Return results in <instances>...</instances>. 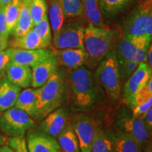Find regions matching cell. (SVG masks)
<instances>
[{
	"mask_svg": "<svg viewBox=\"0 0 152 152\" xmlns=\"http://www.w3.org/2000/svg\"><path fill=\"white\" fill-rule=\"evenodd\" d=\"M64 77L66 95L69 96L74 109L81 111L92 109L97 101L99 86L92 71L82 66L67 69Z\"/></svg>",
	"mask_w": 152,
	"mask_h": 152,
	"instance_id": "6da1fadb",
	"label": "cell"
},
{
	"mask_svg": "<svg viewBox=\"0 0 152 152\" xmlns=\"http://www.w3.org/2000/svg\"><path fill=\"white\" fill-rule=\"evenodd\" d=\"M116 33L106 27H96L91 24L85 28L84 33V49L87 59L84 65L92 71L113 49L116 42Z\"/></svg>",
	"mask_w": 152,
	"mask_h": 152,
	"instance_id": "7a4b0ae2",
	"label": "cell"
},
{
	"mask_svg": "<svg viewBox=\"0 0 152 152\" xmlns=\"http://www.w3.org/2000/svg\"><path fill=\"white\" fill-rule=\"evenodd\" d=\"M66 97V88L64 77L56 70L55 73L38 88L37 99V119L40 120L61 107Z\"/></svg>",
	"mask_w": 152,
	"mask_h": 152,
	"instance_id": "3957f363",
	"label": "cell"
},
{
	"mask_svg": "<svg viewBox=\"0 0 152 152\" xmlns=\"http://www.w3.org/2000/svg\"><path fill=\"white\" fill-rule=\"evenodd\" d=\"M95 77L99 86L105 91L109 102L116 103L121 96L122 83L114 49H112L96 67Z\"/></svg>",
	"mask_w": 152,
	"mask_h": 152,
	"instance_id": "277c9868",
	"label": "cell"
},
{
	"mask_svg": "<svg viewBox=\"0 0 152 152\" xmlns=\"http://www.w3.org/2000/svg\"><path fill=\"white\" fill-rule=\"evenodd\" d=\"M114 125L118 132L124 133L134 139L144 152H151V133L142 119L134 118L128 107L118 109L114 118Z\"/></svg>",
	"mask_w": 152,
	"mask_h": 152,
	"instance_id": "5b68a950",
	"label": "cell"
},
{
	"mask_svg": "<svg viewBox=\"0 0 152 152\" xmlns=\"http://www.w3.org/2000/svg\"><path fill=\"white\" fill-rule=\"evenodd\" d=\"M123 35L128 37H146L151 40V4L144 1L128 15L123 25Z\"/></svg>",
	"mask_w": 152,
	"mask_h": 152,
	"instance_id": "8992f818",
	"label": "cell"
},
{
	"mask_svg": "<svg viewBox=\"0 0 152 152\" xmlns=\"http://www.w3.org/2000/svg\"><path fill=\"white\" fill-rule=\"evenodd\" d=\"M35 127L33 118L14 106L0 115V130L9 137H24L26 132Z\"/></svg>",
	"mask_w": 152,
	"mask_h": 152,
	"instance_id": "52a82bcc",
	"label": "cell"
},
{
	"mask_svg": "<svg viewBox=\"0 0 152 152\" xmlns=\"http://www.w3.org/2000/svg\"><path fill=\"white\" fill-rule=\"evenodd\" d=\"M85 27L80 20L64 23L62 28L54 34L52 39L53 48L84 49V33Z\"/></svg>",
	"mask_w": 152,
	"mask_h": 152,
	"instance_id": "ba28073f",
	"label": "cell"
},
{
	"mask_svg": "<svg viewBox=\"0 0 152 152\" xmlns=\"http://www.w3.org/2000/svg\"><path fill=\"white\" fill-rule=\"evenodd\" d=\"M152 78V69L147 63H140L135 71L125 81L122 93L123 100L129 109L135 106L134 98L139 90Z\"/></svg>",
	"mask_w": 152,
	"mask_h": 152,
	"instance_id": "9c48e42d",
	"label": "cell"
},
{
	"mask_svg": "<svg viewBox=\"0 0 152 152\" xmlns=\"http://www.w3.org/2000/svg\"><path fill=\"white\" fill-rule=\"evenodd\" d=\"M72 128L78 140L81 152H90L97 124L92 117L79 114L74 118Z\"/></svg>",
	"mask_w": 152,
	"mask_h": 152,
	"instance_id": "30bf717a",
	"label": "cell"
},
{
	"mask_svg": "<svg viewBox=\"0 0 152 152\" xmlns=\"http://www.w3.org/2000/svg\"><path fill=\"white\" fill-rule=\"evenodd\" d=\"M68 120L67 109L61 106L44 118L39 125V129L41 132L56 138L68 124Z\"/></svg>",
	"mask_w": 152,
	"mask_h": 152,
	"instance_id": "8fae6325",
	"label": "cell"
},
{
	"mask_svg": "<svg viewBox=\"0 0 152 152\" xmlns=\"http://www.w3.org/2000/svg\"><path fill=\"white\" fill-rule=\"evenodd\" d=\"M52 49H21L11 48V63L34 67L53 56Z\"/></svg>",
	"mask_w": 152,
	"mask_h": 152,
	"instance_id": "7c38bea8",
	"label": "cell"
},
{
	"mask_svg": "<svg viewBox=\"0 0 152 152\" xmlns=\"http://www.w3.org/2000/svg\"><path fill=\"white\" fill-rule=\"evenodd\" d=\"M58 66L67 69L78 68L83 66L87 59V53L85 49H52Z\"/></svg>",
	"mask_w": 152,
	"mask_h": 152,
	"instance_id": "4fadbf2b",
	"label": "cell"
},
{
	"mask_svg": "<svg viewBox=\"0 0 152 152\" xmlns=\"http://www.w3.org/2000/svg\"><path fill=\"white\" fill-rule=\"evenodd\" d=\"M26 144L29 152H57L60 150L56 138L40 130L28 133Z\"/></svg>",
	"mask_w": 152,
	"mask_h": 152,
	"instance_id": "5bb4252c",
	"label": "cell"
},
{
	"mask_svg": "<svg viewBox=\"0 0 152 152\" xmlns=\"http://www.w3.org/2000/svg\"><path fill=\"white\" fill-rule=\"evenodd\" d=\"M145 39L148 38L146 37H128L123 35L122 38L115 42L113 47L117 61H133L138 48Z\"/></svg>",
	"mask_w": 152,
	"mask_h": 152,
	"instance_id": "9a60e30c",
	"label": "cell"
},
{
	"mask_svg": "<svg viewBox=\"0 0 152 152\" xmlns=\"http://www.w3.org/2000/svg\"><path fill=\"white\" fill-rule=\"evenodd\" d=\"M58 64L55 56L51 57L32 68V85L33 88H39L55 73Z\"/></svg>",
	"mask_w": 152,
	"mask_h": 152,
	"instance_id": "2e32d148",
	"label": "cell"
},
{
	"mask_svg": "<svg viewBox=\"0 0 152 152\" xmlns=\"http://www.w3.org/2000/svg\"><path fill=\"white\" fill-rule=\"evenodd\" d=\"M7 80L20 88H28L32 85V69L30 66L9 63L5 70Z\"/></svg>",
	"mask_w": 152,
	"mask_h": 152,
	"instance_id": "e0dca14e",
	"label": "cell"
},
{
	"mask_svg": "<svg viewBox=\"0 0 152 152\" xmlns=\"http://www.w3.org/2000/svg\"><path fill=\"white\" fill-rule=\"evenodd\" d=\"M38 88H26L18 95L15 107L21 110L32 118H37V99Z\"/></svg>",
	"mask_w": 152,
	"mask_h": 152,
	"instance_id": "ac0fdd59",
	"label": "cell"
},
{
	"mask_svg": "<svg viewBox=\"0 0 152 152\" xmlns=\"http://www.w3.org/2000/svg\"><path fill=\"white\" fill-rule=\"evenodd\" d=\"M21 88L7 80L0 82V113L15 106Z\"/></svg>",
	"mask_w": 152,
	"mask_h": 152,
	"instance_id": "d6986e66",
	"label": "cell"
},
{
	"mask_svg": "<svg viewBox=\"0 0 152 152\" xmlns=\"http://www.w3.org/2000/svg\"><path fill=\"white\" fill-rule=\"evenodd\" d=\"M11 47L15 49L28 50L46 49L49 47L33 29L30 30L26 35L15 37L11 42Z\"/></svg>",
	"mask_w": 152,
	"mask_h": 152,
	"instance_id": "ffe728a7",
	"label": "cell"
},
{
	"mask_svg": "<svg viewBox=\"0 0 152 152\" xmlns=\"http://www.w3.org/2000/svg\"><path fill=\"white\" fill-rule=\"evenodd\" d=\"M83 16L89 24L96 27H106L101 12L99 0H82Z\"/></svg>",
	"mask_w": 152,
	"mask_h": 152,
	"instance_id": "44dd1931",
	"label": "cell"
},
{
	"mask_svg": "<svg viewBox=\"0 0 152 152\" xmlns=\"http://www.w3.org/2000/svg\"><path fill=\"white\" fill-rule=\"evenodd\" d=\"M28 1L29 0H21L20 15L16 28L12 33L14 37L26 35L30 30L33 29L34 26L28 7Z\"/></svg>",
	"mask_w": 152,
	"mask_h": 152,
	"instance_id": "7402d4cb",
	"label": "cell"
},
{
	"mask_svg": "<svg viewBox=\"0 0 152 152\" xmlns=\"http://www.w3.org/2000/svg\"><path fill=\"white\" fill-rule=\"evenodd\" d=\"M57 142L63 152H81L79 142L72 125L68 124L56 137Z\"/></svg>",
	"mask_w": 152,
	"mask_h": 152,
	"instance_id": "603a6c76",
	"label": "cell"
},
{
	"mask_svg": "<svg viewBox=\"0 0 152 152\" xmlns=\"http://www.w3.org/2000/svg\"><path fill=\"white\" fill-rule=\"evenodd\" d=\"M90 152H113V135L105 132L97 125Z\"/></svg>",
	"mask_w": 152,
	"mask_h": 152,
	"instance_id": "cb8c5ba5",
	"label": "cell"
},
{
	"mask_svg": "<svg viewBox=\"0 0 152 152\" xmlns=\"http://www.w3.org/2000/svg\"><path fill=\"white\" fill-rule=\"evenodd\" d=\"M132 0H99V5L103 17L111 18L125 10Z\"/></svg>",
	"mask_w": 152,
	"mask_h": 152,
	"instance_id": "d4e9b609",
	"label": "cell"
},
{
	"mask_svg": "<svg viewBox=\"0 0 152 152\" xmlns=\"http://www.w3.org/2000/svg\"><path fill=\"white\" fill-rule=\"evenodd\" d=\"M48 19L53 35L56 34L65 23L66 16L61 7L56 0H48Z\"/></svg>",
	"mask_w": 152,
	"mask_h": 152,
	"instance_id": "484cf974",
	"label": "cell"
},
{
	"mask_svg": "<svg viewBox=\"0 0 152 152\" xmlns=\"http://www.w3.org/2000/svg\"><path fill=\"white\" fill-rule=\"evenodd\" d=\"M140 146L132 137L124 133L113 134V152H141Z\"/></svg>",
	"mask_w": 152,
	"mask_h": 152,
	"instance_id": "4316f807",
	"label": "cell"
},
{
	"mask_svg": "<svg viewBox=\"0 0 152 152\" xmlns=\"http://www.w3.org/2000/svg\"><path fill=\"white\" fill-rule=\"evenodd\" d=\"M20 6H21V0H12L11 3L6 7V22H7V31L9 35L12 34L16 26L20 15Z\"/></svg>",
	"mask_w": 152,
	"mask_h": 152,
	"instance_id": "83f0119b",
	"label": "cell"
},
{
	"mask_svg": "<svg viewBox=\"0 0 152 152\" xmlns=\"http://www.w3.org/2000/svg\"><path fill=\"white\" fill-rule=\"evenodd\" d=\"M61 7L66 18H73L83 16L82 0H56Z\"/></svg>",
	"mask_w": 152,
	"mask_h": 152,
	"instance_id": "f1b7e54d",
	"label": "cell"
},
{
	"mask_svg": "<svg viewBox=\"0 0 152 152\" xmlns=\"http://www.w3.org/2000/svg\"><path fill=\"white\" fill-rule=\"evenodd\" d=\"M28 7L33 26L39 22L47 14L46 0H29Z\"/></svg>",
	"mask_w": 152,
	"mask_h": 152,
	"instance_id": "f546056e",
	"label": "cell"
},
{
	"mask_svg": "<svg viewBox=\"0 0 152 152\" xmlns=\"http://www.w3.org/2000/svg\"><path fill=\"white\" fill-rule=\"evenodd\" d=\"M33 30L37 34L38 36L49 47L52 44V29L49 23L47 14L39 22L33 26Z\"/></svg>",
	"mask_w": 152,
	"mask_h": 152,
	"instance_id": "4dcf8cb0",
	"label": "cell"
},
{
	"mask_svg": "<svg viewBox=\"0 0 152 152\" xmlns=\"http://www.w3.org/2000/svg\"><path fill=\"white\" fill-rule=\"evenodd\" d=\"M140 64L132 61H118V67L121 83H125Z\"/></svg>",
	"mask_w": 152,
	"mask_h": 152,
	"instance_id": "1f68e13d",
	"label": "cell"
},
{
	"mask_svg": "<svg viewBox=\"0 0 152 152\" xmlns=\"http://www.w3.org/2000/svg\"><path fill=\"white\" fill-rule=\"evenodd\" d=\"M152 98V78L143 86L137 93L134 98V103L136 105L144 104Z\"/></svg>",
	"mask_w": 152,
	"mask_h": 152,
	"instance_id": "d6a6232c",
	"label": "cell"
},
{
	"mask_svg": "<svg viewBox=\"0 0 152 152\" xmlns=\"http://www.w3.org/2000/svg\"><path fill=\"white\" fill-rule=\"evenodd\" d=\"M7 142L14 152H29L25 137H9Z\"/></svg>",
	"mask_w": 152,
	"mask_h": 152,
	"instance_id": "836d02e7",
	"label": "cell"
},
{
	"mask_svg": "<svg viewBox=\"0 0 152 152\" xmlns=\"http://www.w3.org/2000/svg\"><path fill=\"white\" fill-rule=\"evenodd\" d=\"M151 108H152V98L148 100L145 103L140 104V105H136L133 109H131V112H132L133 117L140 118Z\"/></svg>",
	"mask_w": 152,
	"mask_h": 152,
	"instance_id": "e575fe53",
	"label": "cell"
},
{
	"mask_svg": "<svg viewBox=\"0 0 152 152\" xmlns=\"http://www.w3.org/2000/svg\"><path fill=\"white\" fill-rule=\"evenodd\" d=\"M11 62V48L0 52V73L5 71Z\"/></svg>",
	"mask_w": 152,
	"mask_h": 152,
	"instance_id": "d590c367",
	"label": "cell"
},
{
	"mask_svg": "<svg viewBox=\"0 0 152 152\" xmlns=\"http://www.w3.org/2000/svg\"><path fill=\"white\" fill-rule=\"evenodd\" d=\"M5 11L6 7H0V36L8 38L9 34L7 31Z\"/></svg>",
	"mask_w": 152,
	"mask_h": 152,
	"instance_id": "8d00e7d4",
	"label": "cell"
},
{
	"mask_svg": "<svg viewBox=\"0 0 152 152\" xmlns=\"http://www.w3.org/2000/svg\"><path fill=\"white\" fill-rule=\"evenodd\" d=\"M142 121H143L144 125L147 128L148 131L150 133L152 132V108L149 109L148 111L146 112L143 116L140 118Z\"/></svg>",
	"mask_w": 152,
	"mask_h": 152,
	"instance_id": "74e56055",
	"label": "cell"
},
{
	"mask_svg": "<svg viewBox=\"0 0 152 152\" xmlns=\"http://www.w3.org/2000/svg\"><path fill=\"white\" fill-rule=\"evenodd\" d=\"M147 64L149 66V67L152 69V46L150 45L148 49L147 56Z\"/></svg>",
	"mask_w": 152,
	"mask_h": 152,
	"instance_id": "f35d334b",
	"label": "cell"
},
{
	"mask_svg": "<svg viewBox=\"0 0 152 152\" xmlns=\"http://www.w3.org/2000/svg\"><path fill=\"white\" fill-rule=\"evenodd\" d=\"M8 45V38L0 36V52L5 50Z\"/></svg>",
	"mask_w": 152,
	"mask_h": 152,
	"instance_id": "ab89813d",
	"label": "cell"
},
{
	"mask_svg": "<svg viewBox=\"0 0 152 152\" xmlns=\"http://www.w3.org/2000/svg\"><path fill=\"white\" fill-rule=\"evenodd\" d=\"M0 152H14L9 145H2L0 147Z\"/></svg>",
	"mask_w": 152,
	"mask_h": 152,
	"instance_id": "60d3db41",
	"label": "cell"
},
{
	"mask_svg": "<svg viewBox=\"0 0 152 152\" xmlns=\"http://www.w3.org/2000/svg\"><path fill=\"white\" fill-rule=\"evenodd\" d=\"M12 0H0V6L1 7H7L11 2Z\"/></svg>",
	"mask_w": 152,
	"mask_h": 152,
	"instance_id": "b9f144b4",
	"label": "cell"
},
{
	"mask_svg": "<svg viewBox=\"0 0 152 152\" xmlns=\"http://www.w3.org/2000/svg\"><path fill=\"white\" fill-rule=\"evenodd\" d=\"M5 142H6L5 137L4 136L1 132H0V147L4 145V144L5 143Z\"/></svg>",
	"mask_w": 152,
	"mask_h": 152,
	"instance_id": "7bdbcfd3",
	"label": "cell"
},
{
	"mask_svg": "<svg viewBox=\"0 0 152 152\" xmlns=\"http://www.w3.org/2000/svg\"><path fill=\"white\" fill-rule=\"evenodd\" d=\"M145 1H148V2H149V3L151 4V1H152V0H145Z\"/></svg>",
	"mask_w": 152,
	"mask_h": 152,
	"instance_id": "ee69618b",
	"label": "cell"
},
{
	"mask_svg": "<svg viewBox=\"0 0 152 152\" xmlns=\"http://www.w3.org/2000/svg\"><path fill=\"white\" fill-rule=\"evenodd\" d=\"M57 152H63V151H61V149L59 150V151H57Z\"/></svg>",
	"mask_w": 152,
	"mask_h": 152,
	"instance_id": "f6af8a7d",
	"label": "cell"
},
{
	"mask_svg": "<svg viewBox=\"0 0 152 152\" xmlns=\"http://www.w3.org/2000/svg\"><path fill=\"white\" fill-rule=\"evenodd\" d=\"M141 152H143V151H141Z\"/></svg>",
	"mask_w": 152,
	"mask_h": 152,
	"instance_id": "bcb514c9",
	"label": "cell"
},
{
	"mask_svg": "<svg viewBox=\"0 0 152 152\" xmlns=\"http://www.w3.org/2000/svg\"><path fill=\"white\" fill-rule=\"evenodd\" d=\"M0 7H1V6H0Z\"/></svg>",
	"mask_w": 152,
	"mask_h": 152,
	"instance_id": "7dc6e473",
	"label": "cell"
}]
</instances>
